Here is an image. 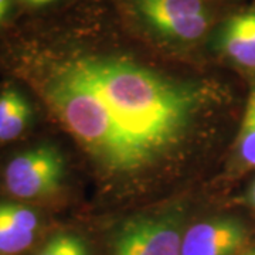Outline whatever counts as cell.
Returning <instances> with one entry per match:
<instances>
[{
    "label": "cell",
    "instance_id": "8992f818",
    "mask_svg": "<svg viewBox=\"0 0 255 255\" xmlns=\"http://www.w3.org/2000/svg\"><path fill=\"white\" fill-rule=\"evenodd\" d=\"M221 46L237 64L255 68V9L230 18L223 31Z\"/></svg>",
    "mask_w": 255,
    "mask_h": 255
},
{
    "label": "cell",
    "instance_id": "5bb4252c",
    "mask_svg": "<svg viewBox=\"0 0 255 255\" xmlns=\"http://www.w3.org/2000/svg\"><path fill=\"white\" fill-rule=\"evenodd\" d=\"M246 255H255V250H253V251H250V253H247Z\"/></svg>",
    "mask_w": 255,
    "mask_h": 255
},
{
    "label": "cell",
    "instance_id": "52a82bcc",
    "mask_svg": "<svg viewBox=\"0 0 255 255\" xmlns=\"http://www.w3.org/2000/svg\"><path fill=\"white\" fill-rule=\"evenodd\" d=\"M33 108L24 94L13 85L0 91V143L13 142L30 127Z\"/></svg>",
    "mask_w": 255,
    "mask_h": 255
},
{
    "label": "cell",
    "instance_id": "4fadbf2b",
    "mask_svg": "<svg viewBox=\"0 0 255 255\" xmlns=\"http://www.w3.org/2000/svg\"><path fill=\"white\" fill-rule=\"evenodd\" d=\"M251 200H253V204L255 206V183L253 186V190H251Z\"/></svg>",
    "mask_w": 255,
    "mask_h": 255
},
{
    "label": "cell",
    "instance_id": "7a4b0ae2",
    "mask_svg": "<svg viewBox=\"0 0 255 255\" xmlns=\"http://www.w3.org/2000/svg\"><path fill=\"white\" fill-rule=\"evenodd\" d=\"M65 177V159L43 143L11 157L4 169V187L18 200H41L57 194Z\"/></svg>",
    "mask_w": 255,
    "mask_h": 255
},
{
    "label": "cell",
    "instance_id": "6da1fadb",
    "mask_svg": "<svg viewBox=\"0 0 255 255\" xmlns=\"http://www.w3.org/2000/svg\"><path fill=\"white\" fill-rule=\"evenodd\" d=\"M47 108L108 176L173 160L194 137L213 91L117 57H75L37 78Z\"/></svg>",
    "mask_w": 255,
    "mask_h": 255
},
{
    "label": "cell",
    "instance_id": "8fae6325",
    "mask_svg": "<svg viewBox=\"0 0 255 255\" xmlns=\"http://www.w3.org/2000/svg\"><path fill=\"white\" fill-rule=\"evenodd\" d=\"M10 0H0V21L6 17L7 11H9Z\"/></svg>",
    "mask_w": 255,
    "mask_h": 255
},
{
    "label": "cell",
    "instance_id": "9c48e42d",
    "mask_svg": "<svg viewBox=\"0 0 255 255\" xmlns=\"http://www.w3.org/2000/svg\"><path fill=\"white\" fill-rule=\"evenodd\" d=\"M238 156L248 167H255V87L250 91L237 140Z\"/></svg>",
    "mask_w": 255,
    "mask_h": 255
},
{
    "label": "cell",
    "instance_id": "3957f363",
    "mask_svg": "<svg viewBox=\"0 0 255 255\" xmlns=\"http://www.w3.org/2000/svg\"><path fill=\"white\" fill-rule=\"evenodd\" d=\"M182 220L176 211L136 216L115 233L112 255H182Z\"/></svg>",
    "mask_w": 255,
    "mask_h": 255
},
{
    "label": "cell",
    "instance_id": "ba28073f",
    "mask_svg": "<svg viewBox=\"0 0 255 255\" xmlns=\"http://www.w3.org/2000/svg\"><path fill=\"white\" fill-rule=\"evenodd\" d=\"M136 6L140 16L160 33L183 18L206 11L201 0H136Z\"/></svg>",
    "mask_w": 255,
    "mask_h": 255
},
{
    "label": "cell",
    "instance_id": "5b68a950",
    "mask_svg": "<svg viewBox=\"0 0 255 255\" xmlns=\"http://www.w3.org/2000/svg\"><path fill=\"white\" fill-rule=\"evenodd\" d=\"M41 228L38 213L16 201H0V255H20L31 248Z\"/></svg>",
    "mask_w": 255,
    "mask_h": 255
},
{
    "label": "cell",
    "instance_id": "277c9868",
    "mask_svg": "<svg viewBox=\"0 0 255 255\" xmlns=\"http://www.w3.org/2000/svg\"><path fill=\"white\" fill-rule=\"evenodd\" d=\"M246 241L247 230L238 220L230 217L206 220L184 233L182 255H234Z\"/></svg>",
    "mask_w": 255,
    "mask_h": 255
},
{
    "label": "cell",
    "instance_id": "30bf717a",
    "mask_svg": "<svg viewBox=\"0 0 255 255\" xmlns=\"http://www.w3.org/2000/svg\"><path fill=\"white\" fill-rule=\"evenodd\" d=\"M34 255H90V248L78 234L55 233L38 247Z\"/></svg>",
    "mask_w": 255,
    "mask_h": 255
},
{
    "label": "cell",
    "instance_id": "7c38bea8",
    "mask_svg": "<svg viewBox=\"0 0 255 255\" xmlns=\"http://www.w3.org/2000/svg\"><path fill=\"white\" fill-rule=\"evenodd\" d=\"M24 3H27L30 6H44V4H50L55 0H23Z\"/></svg>",
    "mask_w": 255,
    "mask_h": 255
}]
</instances>
